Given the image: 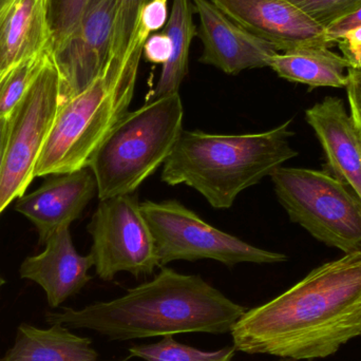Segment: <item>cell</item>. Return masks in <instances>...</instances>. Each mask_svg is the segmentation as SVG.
Returning <instances> with one entry per match:
<instances>
[{
    "mask_svg": "<svg viewBox=\"0 0 361 361\" xmlns=\"http://www.w3.org/2000/svg\"><path fill=\"white\" fill-rule=\"evenodd\" d=\"M233 348L295 360L334 355L361 335V252L324 263L283 294L248 310Z\"/></svg>",
    "mask_w": 361,
    "mask_h": 361,
    "instance_id": "6da1fadb",
    "label": "cell"
},
{
    "mask_svg": "<svg viewBox=\"0 0 361 361\" xmlns=\"http://www.w3.org/2000/svg\"><path fill=\"white\" fill-rule=\"evenodd\" d=\"M247 311L200 276L163 267L152 281L124 296L82 310L48 313L50 324L95 331L110 341L173 336L180 333L225 334Z\"/></svg>",
    "mask_w": 361,
    "mask_h": 361,
    "instance_id": "7a4b0ae2",
    "label": "cell"
},
{
    "mask_svg": "<svg viewBox=\"0 0 361 361\" xmlns=\"http://www.w3.org/2000/svg\"><path fill=\"white\" fill-rule=\"evenodd\" d=\"M290 121L260 133L210 135L184 131L163 167L166 184L199 191L216 209L233 205L238 195L295 158Z\"/></svg>",
    "mask_w": 361,
    "mask_h": 361,
    "instance_id": "3957f363",
    "label": "cell"
},
{
    "mask_svg": "<svg viewBox=\"0 0 361 361\" xmlns=\"http://www.w3.org/2000/svg\"><path fill=\"white\" fill-rule=\"evenodd\" d=\"M149 35L140 27L124 63L108 61L92 84L59 106L36 162L35 178L88 167L97 148L128 112Z\"/></svg>",
    "mask_w": 361,
    "mask_h": 361,
    "instance_id": "277c9868",
    "label": "cell"
},
{
    "mask_svg": "<svg viewBox=\"0 0 361 361\" xmlns=\"http://www.w3.org/2000/svg\"><path fill=\"white\" fill-rule=\"evenodd\" d=\"M183 116L179 93L127 112L89 162L99 200L131 195L164 165L183 133Z\"/></svg>",
    "mask_w": 361,
    "mask_h": 361,
    "instance_id": "5b68a950",
    "label": "cell"
},
{
    "mask_svg": "<svg viewBox=\"0 0 361 361\" xmlns=\"http://www.w3.org/2000/svg\"><path fill=\"white\" fill-rule=\"evenodd\" d=\"M271 179L293 222L345 255L361 252V199L349 185L329 171L283 166Z\"/></svg>",
    "mask_w": 361,
    "mask_h": 361,
    "instance_id": "8992f818",
    "label": "cell"
},
{
    "mask_svg": "<svg viewBox=\"0 0 361 361\" xmlns=\"http://www.w3.org/2000/svg\"><path fill=\"white\" fill-rule=\"evenodd\" d=\"M141 210L154 235L161 265L212 259L233 267L239 263L271 264L288 260L286 255L250 245L212 226L176 200L143 202Z\"/></svg>",
    "mask_w": 361,
    "mask_h": 361,
    "instance_id": "52a82bcc",
    "label": "cell"
},
{
    "mask_svg": "<svg viewBox=\"0 0 361 361\" xmlns=\"http://www.w3.org/2000/svg\"><path fill=\"white\" fill-rule=\"evenodd\" d=\"M61 104V78L52 57L8 118L0 167V214L25 195Z\"/></svg>",
    "mask_w": 361,
    "mask_h": 361,
    "instance_id": "ba28073f",
    "label": "cell"
},
{
    "mask_svg": "<svg viewBox=\"0 0 361 361\" xmlns=\"http://www.w3.org/2000/svg\"><path fill=\"white\" fill-rule=\"evenodd\" d=\"M88 231L95 271L104 281L120 271L149 276L161 267L154 235L133 193L101 200Z\"/></svg>",
    "mask_w": 361,
    "mask_h": 361,
    "instance_id": "9c48e42d",
    "label": "cell"
},
{
    "mask_svg": "<svg viewBox=\"0 0 361 361\" xmlns=\"http://www.w3.org/2000/svg\"><path fill=\"white\" fill-rule=\"evenodd\" d=\"M116 18V0H91L73 33L53 51L61 78V104L84 91L105 69Z\"/></svg>",
    "mask_w": 361,
    "mask_h": 361,
    "instance_id": "30bf717a",
    "label": "cell"
},
{
    "mask_svg": "<svg viewBox=\"0 0 361 361\" xmlns=\"http://www.w3.org/2000/svg\"><path fill=\"white\" fill-rule=\"evenodd\" d=\"M233 23L278 51L331 47L326 30L290 0H210Z\"/></svg>",
    "mask_w": 361,
    "mask_h": 361,
    "instance_id": "8fae6325",
    "label": "cell"
},
{
    "mask_svg": "<svg viewBox=\"0 0 361 361\" xmlns=\"http://www.w3.org/2000/svg\"><path fill=\"white\" fill-rule=\"evenodd\" d=\"M191 2L200 18L197 36L203 44L200 63L235 75L244 70L269 67L271 57L279 53L269 42L233 23L210 0Z\"/></svg>",
    "mask_w": 361,
    "mask_h": 361,
    "instance_id": "7c38bea8",
    "label": "cell"
},
{
    "mask_svg": "<svg viewBox=\"0 0 361 361\" xmlns=\"http://www.w3.org/2000/svg\"><path fill=\"white\" fill-rule=\"evenodd\" d=\"M97 195V180L87 169L54 176L35 191L17 199L15 209L37 228L40 243L63 226H70Z\"/></svg>",
    "mask_w": 361,
    "mask_h": 361,
    "instance_id": "4fadbf2b",
    "label": "cell"
},
{
    "mask_svg": "<svg viewBox=\"0 0 361 361\" xmlns=\"http://www.w3.org/2000/svg\"><path fill=\"white\" fill-rule=\"evenodd\" d=\"M42 254L29 257L20 267L21 278L42 286L51 307H59L78 294L91 280L92 256H82L72 242L70 226L57 229L46 242Z\"/></svg>",
    "mask_w": 361,
    "mask_h": 361,
    "instance_id": "5bb4252c",
    "label": "cell"
},
{
    "mask_svg": "<svg viewBox=\"0 0 361 361\" xmlns=\"http://www.w3.org/2000/svg\"><path fill=\"white\" fill-rule=\"evenodd\" d=\"M328 160L331 173L361 199V135L338 97H326L305 111Z\"/></svg>",
    "mask_w": 361,
    "mask_h": 361,
    "instance_id": "9a60e30c",
    "label": "cell"
},
{
    "mask_svg": "<svg viewBox=\"0 0 361 361\" xmlns=\"http://www.w3.org/2000/svg\"><path fill=\"white\" fill-rule=\"evenodd\" d=\"M49 51H52V36L48 0H14L0 30V74Z\"/></svg>",
    "mask_w": 361,
    "mask_h": 361,
    "instance_id": "2e32d148",
    "label": "cell"
},
{
    "mask_svg": "<svg viewBox=\"0 0 361 361\" xmlns=\"http://www.w3.org/2000/svg\"><path fill=\"white\" fill-rule=\"evenodd\" d=\"M0 361H101L92 341L63 324L39 329L21 324L13 347Z\"/></svg>",
    "mask_w": 361,
    "mask_h": 361,
    "instance_id": "e0dca14e",
    "label": "cell"
},
{
    "mask_svg": "<svg viewBox=\"0 0 361 361\" xmlns=\"http://www.w3.org/2000/svg\"><path fill=\"white\" fill-rule=\"evenodd\" d=\"M269 67L280 78L311 88H347L349 76L345 71L351 63L326 47H301L274 55Z\"/></svg>",
    "mask_w": 361,
    "mask_h": 361,
    "instance_id": "ac0fdd59",
    "label": "cell"
},
{
    "mask_svg": "<svg viewBox=\"0 0 361 361\" xmlns=\"http://www.w3.org/2000/svg\"><path fill=\"white\" fill-rule=\"evenodd\" d=\"M195 13L191 0H173L171 16L163 30L171 38V56L163 66L152 99L179 93L180 84L188 73L191 42L197 36L193 23Z\"/></svg>",
    "mask_w": 361,
    "mask_h": 361,
    "instance_id": "d6986e66",
    "label": "cell"
},
{
    "mask_svg": "<svg viewBox=\"0 0 361 361\" xmlns=\"http://www.w3.org/2000/svg\"><path fill=\"white\" fill-rule=\"evenodd\" d=\"M51 57L52 51L42 53L16 63L0 74V120L12 116Z\"/></svg>",
    "mask_w": 361,
    "mask_h": 361,
    "instance_id": "ffe728a7",
    "label": "cell"
},
{
    "mask_svg": "<svg viewBox=\"0 0 361 361\" xmlns=\"http://www.w3.org/2000/svg\"><path fill=\"white\" fill-rule=\"evenodd\" d=\"M237 350L227 347L218 351L205 352L178 343L173 336H166L152 345H135L129 353L146 361H233Z\"/></svg>",
    "mask_w": 361,
    "mask_h": 361,
    "instance_id": "44dd1931",
    "label": "cell"
},
{
    "mask_svg": "<svg viewBox=\"0 0 361 361\" xmlns=\"http://www.w3.org/2000/svg\"><path fill=\"white\" fill-rule=\"evenodd\" d=\"M152 0H116L114 44L109 61L124 63L139 31L142 11Z\"/></svg>",
    "mask_w": 361,
    "mask_h": 361,
    "instance_id": "7402d4cb",
    "label": "cell"
},
{
    "mask_svg": "<svg viewBox=\"0 0 361 361\" xmlns=\"http://www.w3.org/2000/svg\"><path fill=\"white\" fill-rule=\"evenodd\" d=\"M91 0H48L52 53L73 33Z\"/></svg>",
    "mask_w": 361,
    "mask_h": 361,
    "instance_id": "603a6c76",
    "label": "cell"
},
{
    "mask_svg": "<svg viewBox=\"0 0 361 361\" xmlns=\"http://www.w3.org/2000/svg\"><path fill=\"white\" fill-rule=\"evenodd\" d=\"M324 30L361 8V0H290Z\"/></svg>",
    "mask_w": 361,
    "mask_h": 361,
    "instance_id": "cb8c5ba5",
    "label": "cell"
},
{
    "mask_svg": "<svg viewBox=\"0 0 361 361\" xmlns=\"http://www.w3.org/2000/svg\"><path fill=\"white\" fill-rule=\"evenodd\" d=\"M143 55L149 63L164 66L171 56V42L164 32L150 34L143 46Z\"/></svg>",
    "mask_w": 361,
    "mask_h": 361,
    "instance_id": "d4e9b609",
    "label": "cell"
},
{
    "mask_svg": "<svg viewBox=\"0 0 361 361\" xmlns=\"http://www.w3.org/2000/svg\"><path fill=\"white\" fill-rule=\"evenodd\" d=\"M169 0H152L142 11L140 27L152 34L166 25Z\"/></svg>",
    "mask_w": 361,
    "mask_h": 361,
    "instance_id": "484cf974",
    "label": "cell"
},
{
    "mask_svg": "<svg viewBox=\"0 0 361 361\" xmlns=\"http://www.w3.org/2000/svg\"><path fill=\"white\" fill-rule=\"evenodd\" d=\"M348 76V99L351 109V116L361 135V69L349 68Z\"/></svg>",
    "mask_w": 361,
    "mask_h": 361,
    "instance_id": "4316f807",
    "label": "cell"
},
{
    "mask_svg": "<svg viewBox=\"0 0 361 361\" xmlns=\"http://www.w3.org/2000/svg\"><path fill=\"white\" fill-rule=\"evenodd\" d=\"M361 27V8L357 12L339 19L336 23L329 25L326 29V35L334 42L338 44L339 40L343 39L347 34L351 33L354 30Z\"/></svg>",
    "mask_w": 361,
    "mask_h": 361,
    "instance_id": "83f0119b",
    "label": "cell"
},
{
    "mask_svg": "<svg viewBox=\"0 0 361 361\" xmlns=\"http://www.w3.org/2000/svg\"><path fill=\"white\" fill-rule=\"evenodd\" d=\"M338 44L351 67L361 69V27L347 34Z\"/></svg>",
    "mask_w": 361,
    "mask_h": 361,
    "instance_id": "f1b7e54d",
    "label": "cell"
},
{
    "mask_svg": "<svg viewBox=\"0 0 361 361\" xmlns=\"http://www.w3.org/2000/svg\"><path fill=\"white\" fill-rule=\"evenodd\" d=\"M8 118L0 120V167H1L2 157H4V146H6V135H8Z\"/></svg>",
    "mask_w": 361,
    "mask_h": 361,
    "instance_id": "f546056e",
    "label": "cell"
},
{
    "mask_svg": "<svg viewBox=\"0 0 361 361\" xmlns=\"http://www.w3.org/2000/svg\"><path fill=\"white\" fill-rule=\"evenodd\" d=\"M14 0H0V16L8 10V6L13 4Z\"/></svg>",
    "mask_w": 361,
    "mask_h": 361,
    "instance_id": "4dcf8cb0",
    "label": "cell"
},
{
    "mask_svg": "<svg viewBox=\"0 0 361 361\" xmlns=\"http://www.w3.org/2000/svg\"><path fill=\"white\" fill-rule=\"evenodd\" d=\"M10 6H8V8H10ZM8 8L0 16V30H1L2 25H4V18H6V14H8Z\"/></svg>",
    "mask_w": 361,
    "mask_h": 361,
    "instance_id": "1f68e13d",
    "label": "cell"
},
{
    "mask_svg": "<svg viewBox=\"0 0 361 361\" xmlns=\"http://www.w3.org/2000/svg\"><path fill=\"white\" fill-rule=\"evenodd\" d=\"M279 361H297V360H290V358H282V360H279Z\"/></svg>",
    "mask_w": 361,
    "mask_h": 361,
    "instance_id": "d6a6232c",
    "label": "cell"
},
{
    "mask_svg": "<svg viewBox=\"0 0 361 361\" xmlns=\"http://www.w3.org/2000/svg\"><path fill=\"white\" fill-rule=\"evenodd\" d=\"M4 283V280L2 279L1 277H0V288H1L2 284Z\"/></svg>",
    "mask_w": 361,
    "mask_h": 361,
    "instance_id": "836d02e7",
    "label": "cell"
}]
</instances>
